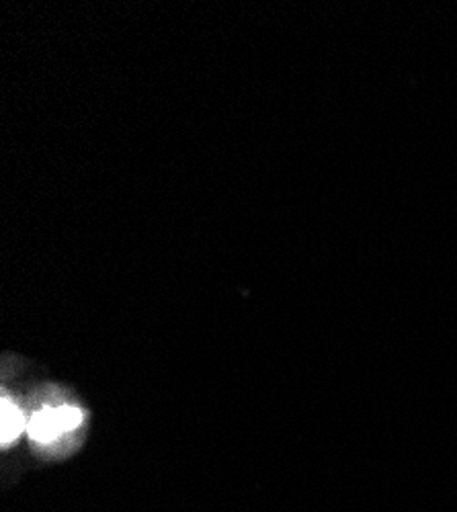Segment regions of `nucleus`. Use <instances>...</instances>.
<instances>
[{
	"label": "nucleus",
	"instance_id": "f257e3e1",
	"mask_svg": "<svg viewBox=\"0 0 457 512\" xmlns=\"http://www.w3.org/2000/svg\"><path fill=\"white\" fill-rule=\"evenodd\" d=\"M62 433H64V429H62V422L58 416V408L56 410H52V408L41 410L29 422V437L33 441L48 443V441H54Z\"/></svg>",
	"mask_w": 457,
	"mask_h": 512
},
{
	"label": "nucleus",
	"instance_id": "f03ea898",
	"mask_svg": "<svg viewBox=\"0 0 457 512\" xmlns=\"http://www.w3.org/2000/svg\"><path fill=\"white\" fill-rule=\"evenodd\" d=\"M0 416H3L0 418V443L9 445L23 431L25 420L21 410L9 398H3V402H0Z\"/></svg>",
	"mask_w": 457,
	"mask_h": 512
},
{
	"label": "nucleus",
	"instance_id": "7ed1b4c3",
	"mask_svg": "<svg viewBox=\"0 0 457 512\" xmlns=\"http://www.w3.org/2000/svg\"><path fill=\"white\" fill-rule=\"evenodd\" d=\"M58 416H60V422H62V429H64V433H66V431L76 429V426L82 422V412H80L78 408H72V406L58 408Z\"/></svg>",
	"mask_w": 457,
	"mask_h": 512
}]
</instances>
